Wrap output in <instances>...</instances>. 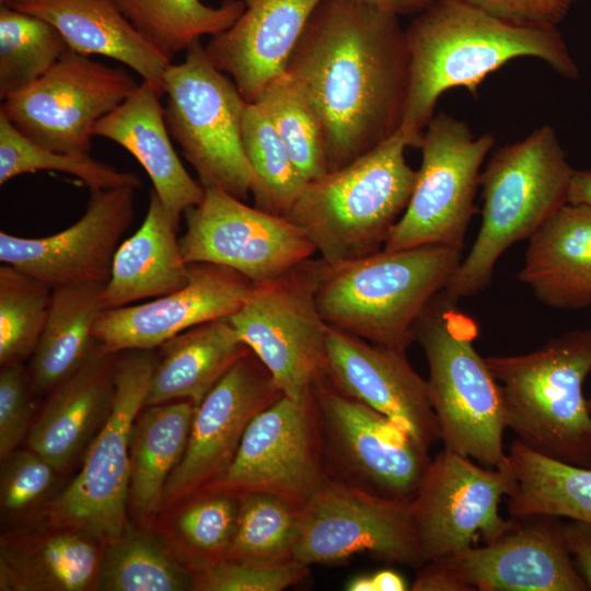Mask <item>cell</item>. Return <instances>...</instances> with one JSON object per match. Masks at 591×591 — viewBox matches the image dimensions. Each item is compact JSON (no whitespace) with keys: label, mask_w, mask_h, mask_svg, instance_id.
<instances>
[{"label":"cell","mask_w":591,"mask_h":591,"mask_svg":"<svg viewBox=\"0 0 591 591\" xmlns=\"http://www.w3.org/2000/svg\"><path fill=\"white\" fill-rule=\"evenodd\" d=\"M38 171L70 174L90 189L141 185L136 174L118 171L90 154L58 152L34 142L0 114V184Z\"/></svg>","instance_id":"cell-40"},{"label":"cell","mask_w":591,"mask_h":591,"mask_svg":"<svg viewBox=\"0 0 591 591\" xmlns=\"http://www.w3.org/2000/svg\"><path fill=\"white\" fill-rule=\"evenodd\" d=\"M0 1H1V3H5V2H9L11 0H0Z\"/></svg>","instance_id":"cell-54"},{"label":"cell","mask_w":591,"mask_h":591,"mask_svg":"<svg viewBox=\"0 0 591 591\" xmlns=\"http://www.w3.org/2000/svg\"><path fill=\"white\" fill-rule=\"evenodd\" d=\"M239 497L236 528L223 559L267 565L296 561L299 507L266 493Z\"/></svg>","instance_id":"cell-39"},{"label":"cell","mask_w":591,"mask_h":591,"mask_svg":"<svg viewBox=\"0 0 591 591\" xmlns=\"http://www.w3.org/2000/svg\"><path fill=\"white\" fill-rule=\"evenodd\" d=\"M99 542L68 528L2 535L1 591H85L97 587Z\"/></svg>","instance_id":"cell-28"},{"label":"cell","mask_w":591,"mask_h":591,"mask_svg":"<svg viewBox=\"0 0 591 591\" xmlns=\"http://www.w3.org/2000/svg\"><path fill=\"white\" fill-rule=\"evenodd\" d=\"M232 26L212 36L205 50L247 103L286 71L303 30L321 0H242Z\"/></svg>","instance_id":"cell-23"},{"label":"cell","mask_w":591,"mask_h":591,"mask_svg":"<svg viewBox=\"0 0 591 591\" xmlns=\"http://www.w3.org/2000/svg\"><path fill=\"white\" fill-rule=\"evenodd\" d=\"M564 535L573 563L591 590V524L571 520L565 524Z\"/></svg>","instance_id":"cell-47"},{"label":"cell","mask_w":591,"mask_h":591,"mask_svg":"<svg viewBox=\"0 0 591 591\" xmlns=\"http://www.w3.org/2000/svg\"><path fill=\"white\" fill-rule=\"evenodd\" d=\"M166 125L205 189L245 200L253 173L242 142L246 101L233 80L218 70L200 40L184 61L170 63L163 78Z\"/></svg>","instance_id":"cell-9"},{"label":"cell","mask_w":591,"mask_h":591,"mask_svg":"<svg viewBox=\"0 0 591 591\" xmlns=\"http://www.w3.org/2000/svg\"><path fill=\"white\" fill-rule=\"evenodd\" d=\"M177 229L152 189L144 220L114 255L102 296L104 310L160 298L188 282L189 264L183 258Z\"/></svg>","instance_id":"cell-29"},{"label":"cell","mask_w":591,"mask_h":591,"mask_svg":"<svg viewBox=\"0 0 591 591\" xmlns=\"http://www.w3.org/2000/svg\"><path fill=\"white\" fill-rule=\"evenodd\" d=\"M375 591H405L409 590L405 579L391 569L372 573Z\"/></svg>","instance_id":"cell-51"},{"label":"cell","mask_w":591,"mask_h":591,"mask_svg":"<svg viewBox=\"0 0 591 591\" xmlns=\"http://www.w3.org/2000/svg\"><path fill=\"white\" fill-rule=\"evenodd\" d=\"M573 171L548 125L498 148L479 177L484 199L479 231L444 291L459 301L484 290L505 251L529 240L568 202Z\"/></svg>","instance_id":"cell-4"},{"label":"cell","mask_w":591,"mask_h":591,"mask_svg":"<svg viewBox=\"0 0 591 591\" xmlns=\"http://www.w3.org/2000/svg\"><path fill=\"white\" fill-rule=\"evenodd\" d=\"M184 217L179 247L187 264L223 266L253 283L276 278L316 252L303 230L287 218L220 189H205L201 202Z\"/></svg>","instance_id":"cell-16"},{"label":"cell","mask_w":591,"mask_h":591,"mask_svg":"<svg viewBox=\"0 0 591 591\" xmlns=\"http://www.w3.org/2000/svg\"><path fill=\"white\" fill-rule=\"evenodd\" d=\"M138 85L124 68L69 49L39 79L4 99L0 114L43 147L90 154L95 123Z\"/></svg>","instance_id":"cell-15"},{"label":"cell","mask_w":591,"mask_h":591,"mask_svg":"<svg viewBox=\"0 0 591 591\" xmlns=\"http://www.w3.org/2000/svg\"><path fill=\"white\" fill-rule=\"evenodd\" d=\"M369 554L415 569L425 565L410 499H393L325 476L299 507L294 560L311 566Z\"/></svg>","instance_id":"cell-13"},{"label":"cell","mask_w":591,"mask_h":591,"mask_svg":"<svg viewBox=\"0 0 591 591\" xmlns=\"http://www.w3.org/2000/svg\"><path fill=\"white\" fill-rule=\"evenodd\" d=\"M508 455L518 477L508 497L511 518L545 514L591 524V468L545 456L517 439Z\"/></svg>","instance_id":"cell-33"},{"label":"cell","mask_w":591,"mask_h":591,"mask_svg":"<svg viewBox=\"0 0 591 591\" xmlns=\"http://www.w3.org/2000/svg\"><path fill=\"white\" fill-rule=\"evenodd\" d=\"M494 144L490 134L475 137L466 123L433 115L419 147L421 164L410 199L383 250L442 244L463 251L479 170Z\"/></svg>","instance_id":"cell-12"},{"label":"cell","mask_w":591,"mask_h":591,"mask_svg":"<svg viewBox=\"0 0 591 591\" xmlns=\"http://www.w3.org/2000/svg\"><path fill=\"white\" fill-rule=\"evenodd\" d=\"M254 283L240 273L215 264H189L181 289L141 304L103 310L94 337L107 350L155 349L200 324L237 312Z\"/></svg>","instance_id":"cell-21"},{"label":"cell","mask_w":591,"mask_h":591,"mask_svg":"<svg viewBox=\"0 0 591 591\" xmlns=\"http://www.w3.org/2000/svg\"><path fill=\"white\" fill-rule=\"evenodd\" d=\"M255 103L266 113L298 171L308 182L329 172L318 114L289 72L285 71L271 80Z\"/></svg>","instance_id":"cell-37"},{"label":"cell","mask_w":591,"mask_h":591,"mask_svg":"<svg viewBox=\"0 0 591 591\" xmlns=\"http://www.w3.org/2000/svg\"><path fill=\"white\" fill-rule=\"evenodd\" d=\"M348 591H375L372 575H360L350 579L346 584Z\"/></svg>","instance_id":"cell-52"},{"label":"cell","mask_w":591,"mask_h":591,"mask_svg":"<svg viewBox=\"0 0 591 591\" xmlns=\"http://www.w3.org/2000/svg\"><path fill=\"white\" fill-rule=\"evenodd\" d=\"M564 526L552 515L512 518L495 540L437 561L467 591H587Z\"/></svg>","instance_id":"cell-20"},{"label":"cell","mask_w":591,"mask_h":591,"mask_svg":"<svg viewBox=\"0 0 591 591\" xmlns=\"http://www.w3.org/2000/svg\"><path fill=\"white\" fill-rule=\"evenodd\" d=\"M239 503L236 494L206 490L178 514V533L200 559L197 570L224 558L235 532Z\"/></svg>","instance_id":"cell-42"},{"label":"cell","mask_w":591,"mask_h":591,"mask_svg":"<svg viewBox=\"0 0 591 591\" xmlns=\"http://www.w3.org/2000/svg\"><path fill=\"white\" fill-rule=\"evenodd\" d=\"M144 406L189 401L196 407L250 348L229 318L189 328L163 343Z\"/></svg>","instance_id":"cell-30"},{"label":"cell","mask_w":591,"mask_h":591,"mask_svg":"<svg viewBox=\"0 0 591 591\" xmlns=\"http://www.w3.org/2000/svg\"><path fill=\"white\" fill-rule=\"evenodd\" d=\"M286 71L318 114L329 171L399 130L408 53L396 14L360 0H321Z\"/></svg>","instance_id":"cell-1"},{"label":"cell","mask_w":591,"mask_h":591,"mask_svg":"<svg viewBox=\"0 0 591 591\" xmlns=\"http://www.w3.org/2000/svg\"><path fill=\"white\" fill-rule=\"evenodd\" d=\"M157 362L154 349L118 352L111 413L93 437L80 472L48 503L50 525L79 531L104 545L124 533L129 503L130 436L144 407Z\"/></svg>","instance_id":"cell-8"},{"label":"cell","mask_w":591,"mask_h":591,"mask_svg":"<svg viewBox=\"0 0 591 591\" xmlns=\"http://www.w3.org/2000/svg\"><path fill=\"white\" fill-rule=\"evenodd\" d=\"M281 395L252 351L241 357L197 407L184 456L166 483L162 508L215 485L231 465L252 419Z\"/></svg>","instance_id":"cell-18"},{"label":"cell","mask_w":591,"mask_h":591,"mask_svg":"<svg viewBox=\"0 0 591 591\" xmlns=\"http://www.w3.org/2000/svg\"><path fill=\"white\" fill-rule=\"evenodd\" d=\"M51 289L24 271L0 267V364L33 355L48 315Z\"/></svg>","instance_id":"cell-41"},{"label":"cell","mask_w":591,"mask_h":591,"mask_svg":"<svg viewBox=\"0 0 591 591\" xmlns=\"http://www.w3.org/2000/svg\"><path fill=\"white\" fill-rule=\"evenodd\" d=\"M413 336L428 363V393L444 448L483 466H498L508 455L503 399L486 359L475 349L476 321L443 289L417 320Z\"/></svg>","instance_id":"cell-6"},{"label":"cell","mask_w":591,"mask_h":591,"mask_svg":"<svg viewBox=\"0 0 591 591\" xmlns=\"http://www.w3.org/2000/svg\"><path fill=\"white\" fill-rule=\"evenodd\" d=\"M399 131L351 163L306 184L285 218L335 266L383 250L410 199L417 171Z\"/></svg>","instance_id":"cell-5"},{"label":"cell","mask_w":591,"mask_h":591,"mask_svg":"<svg viewBox=\"0 0 591 591\" xmlns=\"http://www.w3.org/2000/svg\"><path fill=\"white\" fill-rule=\"evenodd\" d=\"M197 407L189 401L144 406L130 436L129 505L135 515L162 508L166 483L182 461Z\"/></svg>","instance_id":"cell-31"},{"label":"cell","mask_w":591,"mask_h":591,"mask_svg":"<svg viewBox=\"0 0 591 591\" xmlns=\"http://www.w3.org/2000/svg\"><path fill=\"white\" fill-rule=\"evenodd\" d=\"M568 202L591 208V171H573Z\"/></svg>","instance_id":"cell-49"},{"label":"cell","mask_w":591,"mask_h":591,"mask_svg":"<svg viewBox=\"0 0 591 591\" xmlns=\"http://www.w3.org/2000/svg\"><path fill=\"white\" fill-rule=\"evenodd\" d=\"M325 374L338 391L396 422L426 449L440 440L427 381L405 351L328 325Z\"/></svg>","instance_id":"cell-22"},{"label":"cell","mask_w":591,"mask_h":591,"mask_svg":"<svg viewBox=\"0 0 591 591\" xmlns=\"http://www.w3.org/2000/svg\"><path fill=\"white\" fill-rule=\"evenodd\" d=\"M2 4L44 19L71 50L115 59L164 94L163 78L171 61L146 42L115 0H11Z\"/></svg>","instance_id":"cell-26"},{"label":"cell","mask_w":591,"mask_h":591,"mask_svg":"<svg viewBox=\"0 0 591 591\" xmlns=\"http://www.w3.org/2000/svg\"><path fill=\"white\" fill-rule=\"evenodd\" d=\"M194 572L179 564L152 535L124 533L105 544L97 589L104 591L194 590Z\"/></svg>","instance_id":"cell-36"},{"label":"cell","mask_w":591,"mask_h":591,"mask_svg":"<svg viewBox=\"0 0 591 591\" xmlns=\"http://www.w3.org/2000/svg\"><path fill=\"white\" fill-rule=\"evenodd\" d=\"M517 484L509 455L498 466L486 467L443 448L431 459L410 499L425 564L464 552L480 537L488 543L503 533L512 518L499 514V503Z\"/></svg>","instance_id":"cell-14"},{"label":"cell","mask_w":591,"mask_h":591,"mask_svg":"<svg viewBox=\"0 0 591 591\" xmlns=\"http://www.w3.org/2000/svg\"><path fill=\"white\" fill-rule=\"evenodd\" d=\"M485 359L501 387L506 428L517 440L591 468V414L582 392L591 373V329L566 332L528 354Z\"/></svg>","instance_id":"cell-7"},{"label":"cell","mask_w":591,"mask_h":591,"mask_svg":"<svg viewBox=\"0 0 591 591\" xmlns=\"http://www.w3.org/2000/svg\"><path fill=\"white\" fill-rule=\"evenodd\" d=\"M121 13L157 51L170 61L204 35L228 30L245 10L242 0L219 7L200 0H115Z\"/></svg>","instance_id":"cell-34"},{"label":"cell","mask_w":591,"mask_h":591,"mask_svg":"<svg viewBox=\"0 0 591 591\" xmlns=\"http://www.w3.org/2000/svg\"><path fill=\"white\" fill-rule=\"evenodd\" d=\"M408 86L399 132L419 148L442 93L476 95L487 76L508 61L533 57L567 79L579 76L557 27L519 26L463 0H432L405 30Z\"/></svg>","instance_id":"cell-2"},{"label":"cell","mask_w":591,"mask_h":591,"mask_svg":"<svg viewBox=\"0 0 591 591\" xmlns=\"http://www.w3.org/2000/svg\"><path fill=\"white\" fill-rule=\"evenodd\" d=\"M161 96L154 85L143 80L95 123L92 134L116 142L137 159L178 227L182 216L201 202L205 188L189 175L172 144Z\"/></svg>","instance_id":"cell-25"},{"label":"cell","mask_w":591,"mask_h":591,"mask_svg":"<svg viewBox=\"0 0 591 591\" xmlns=\"http://www.w3.org/2000/svg\"><path fill=\"white\" fill-rule=\"evenodd\" d=\"M325 474L393 499H412L429 450L405 429L338 391L324 373L312 385Z\"/></svg>","instance_id":"cell-11"},{"label":"cell","mask_w":591,"mask_h":591,"mask_svg":"<svg viewBox=\"0 0 591 591\" xmlns=\"http://www.w3.org/2000/svg\"><path fill=\"white\" fill-rule=\"evenodd\" d=\"M409 590L413 591H467L437 560L428 561L418 568Z\"/></svg>","instance_id":"cell-48"},{"label":"cell","mask_w":591,"mask_h":591,"mask_svg":"<svg viewBox=\"0 0 591 591\" xmlns=\"http://www.w3.org/2000/svg\"><path fill=\"white\" fill-rule=\"evenodd\" d=\"M134 186L90 189L83 216L69 228L43 237L0 232V260L51 290L103 283L135 213Z\"/></svg>","instance_id":"cell-19"},{"label":"cell","mask_w":591,"mask_h":591,"mask_svg":"<svg viewBox=\"0 0 591 591\" xmlns=\"http://www.w3.org/2000/svg\"><path fill=\"white\" fill-rule=\"evenodd\" d=\"M587 402H588V408H589V412H590V414H591V397H589V398L587 399Z\"/></svg>","instance_id":"cell-53"},{"label":"cell","mask_w":591,"mask_h":591,"mask_svg":"<svg viewBox=\"0 0 591 591\" xmlns=\"http://www.w3.org/2000/svg\"><path fill=\"white\" fill-rule=\"evenodd\" d=\"M505 22L528 27H556L579 0H463Z\"/></svg>","instance_id":"cell-46"},{"label":"cell","mask_w":591,"mask_h":591,"mask_svg":"<svg viewBox=\"0 0 591 591\" xmlns=\"http://www.w3.org/2000/svg\"><path fill=\"white\" fill-rule=\"evenodd\" d=\"M33 393L28 369L22 362L1 366L0 370V459L18 450L32 426Z\"/></svg>","instance_id":"cell-45"},{"label":"cell","mask_w":591,"mask_h":591,"mask_svg":"<svg viewBox=\"0 0 591 591\" xmlns=\"http://www.w3.org/2000/svg\"><path fill=\"white\" fill-rule=\"evenodd\" d=\"M69 49L53 24L1 3L0 99L31 85Z\"/></svg>","instance_id":"cell-38"},{"label":"cell","mask_w":591,"mask_h":591,"mask_svg":"<svg viewBox=\"0 0 591 591\" xmlns=\"http://www.w3.org/2000/svg\"><path fill=\"white\" fill-rule=\"evenodd\" d=\"M103 283L53 289L46 323L30 358L28 373L37 394L49 393L85 360L96 339Z\"/></svg>","instance_id":"cell-32"},{"label":"cell","mask_w":591,"mask_h":591,"mask_svg":"<svg viewBox=\"0 0 591 591\" xmlns=\"http://www.w3.org/2000/svg\"><path fill=\"white\" fill-rule=\"evenodd\" d=\"M117 355L96 340L82 364L48 393L33 420L27 445L56 471L72 462L109 415Z\"/></svg>","instance_id":"cell-24"},{"label":"cell","mask_w":591,"mask_h":591,"mask_svg":"<svg viewBox=\"0 0 591 591\" xmlns=\"http://www.w3.org/2000/svg\"><path fill=\"white\" fill-rule=\"evenodd\" d=\"M519 280L553 309L591 304V208L567 202L528 240Z\"/></svg>","instance_id":"cell-27"},{"label":"cell","mask_w":591,"mask_h":591,"mask_svg":"<svg viewBox=\"0 0 591 591\" xmlns=\"http://www.w3.org/2000/svg\"><path fill=\"white\" fill-rule=\"evenodd\" d=\"M324 267L322 258H310L254 283L241 309L228 317L278 390L297 401L325 373L328 324L316 301Z\"/></svg>","instance_id":"cell-10"},{"label":"cell","mask_w":591,"mask_h":591,"mask_svg":"<svg viewBox=\"0 0 591 591\" xmlns=\"http://www.w3.org/2000/svg\"><path fill=\"white\" fill-rule=\"evenodd\" d=\"M1 463V514L22 517L47 495L57 471L30 448L15 450Z\"/></svg>","instance_id":"cell-44"},{"label":"cell","mask_w":591,"mask_h":591,"mask_svg":"<svg viewBox=\"0 0 591 591\" xmlns=\"http://www.w3.org/2000/svg\"><path fill=\"white\" fill-rule=\"evenodd\" d=\"M325 476L311 389L299 401L282 394L257 414L231 465L207 490L266 493L300 507Z\"/></svg>","instance_id":"cell-17"},{"label":"cell","mask_w":591,"mask_h":591,"mask_svg":"<svg viewBox=\"0 0 591 591\" xmlns=\"http://www.w3.org/2000/svg\"><path fill=\"white\" fill-rule=\"evenodd\" d=\"M243 149L253 173L251 195L255 207L286 217L309 183L298 171L273 123L253 102L242 120Z\"/></svg>","instance_id":"cell-35"},{"label":"cell","mask_w":591,"mask_h":591,"mask_svg":"<svg viewBox=\"0 0 591 591\" xmlns=\"http://www.w3.org/2000/svg\"><path fill=\"white\" fill-rule=\"evenodd\" d=\"M371 3L386 11H390L397 16L418 14L425 10L432 0H360Z\"/></svg>","instance_id":"cell-50"},{"label":"cell","mask_w":591,"mask_h":591,"mask_svg":"<svg viewBox=\"0 0 591 591\" xmlns=\"http://www.w3.org/2000/svg\"><path fill=\"white\" fill-rule=\"evenodd\" d=\"M310 566L299 561L267 565L222 559L194 572L198 591H281L303 581Z\"/></svg>","instance_id":"cell-43"},{"label":"cell","mask_w":591,"mask_h":591,"mask_svg":"<svg viewBox=\"0 0 591 591\" xmlns=\"http://www.w3.org/2000/svg\"><path fill=\"white\" fill-rule=\"evenodd\" d=\"M461 260L462 250L427 244L325 263L316 292L320 313L329 326L405 351L417 320Z\"/></svg>","instance_id":"cell-3"}]
</instances>
